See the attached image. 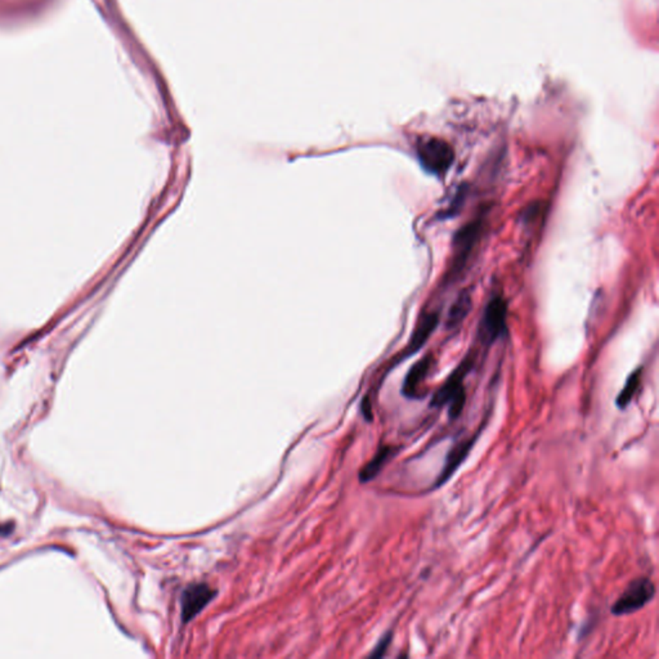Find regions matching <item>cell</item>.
<instances>
[{
  "label": "cell",
  "instance_id": "11",
  "mask_svg": "<svg viewBox=\"0 0 659 659\" xmlns=\"http://www.w3.org/2000/svg\"><path fill=\"white\" fill-rule=\"evenodd\" d=\"M641 373H643V368H636V370L627 377L625 387H622L621 393H619L618 397L616 398V406H617L621 411H625L626 408L631 404L633 397L636 395V392L639 390L640 381H641Z\"/></svg>",
  "mask_w": 659,
  "mask_h": 659
},
{
  "label": "cell",
  "instance_id": "7",
  "mask_svg": "<svg viewBox=\"0 0 659 659\" xmlns=\"http://www.w3.org/2000/svg\"><path fill=\"white\" fill-rule=\"evenodd\" d=\"M433 365L432 355H427L420 360H417L412 368H409L403 385H402V395L408 400H422L427 392L422 390V385L427 381L429 371Z\"/></svg>",
  "mask_w": 659,
  "mask_h": 659
},
{
  "label": "cell",
  "instance_id": "12",
  "mask_svg": "<svg viewBox=\"0 0 659 659\" xmlns=\"http://www.w3.org/2000/svg\"><path fill=\"white\" fill-rule=\"evenodd\" d=\"M471 306V299L468 294H462L455 304L449 309L447 325L449 327H456L461 323L462 320L468 316Z\"/></svg>",
  "mask_w": 659,
  "mask_h": 659
},
{
  "label": "cell",
  "instance_id": "3",
  "mask_svg": "<svg viewBox=\"0 0 659 659\" xmlns=\"http://www.w3.org/2000/svg\"><path fill=\"white\" fill-rule=\"evenodd\" d=\"M416 151L422 168L438 177L446 174L455 160V152L449 143L435 136L419 139Z\"/></svg>",
  "mask_w": 659,
  "mask_h": 659
},
{
  "label": "cell",
  "instance_id": "2",
  "mask_svg": "<svg viewBox=\"0 0 659 659\" xmlns=\"http://www.w3.org/2000/svg\"><path fill=\"white\" fill-rule=\"evenodd\" d=\"M657 594L655 584L650 577H638L627 584L625 591L613 603L611 612L616 617H623L643 609Z\"/></svg>",
  "mask_w": 659,
  "mask_h": 659
},
{
  "label": "cell",
  "instance_id": "1",
  "mask_svg": "<svg viewBox=\"0 0 659 659\" xmlns=\"http://www.w3.org/2000/svg\"><path fill=\"white\" fill-rule=\"evenodd\" d=\"M473 368V360L468 357L449 375L442 387L438 389L430 402V407L441 408L449 406V419L456 420L460 417L466 402V392L464 380Z\"/></svg>",
  "mask_w": 659,
  "mask_h": 659
},
{
  "label": "cell",
  "instance_id": "5",
  "mask_svg": "<svg viewBox=\"0 0 659 659\" xmlns=\"http://www.w3.org/2000/svg\"><path fill=\"white\" fill-rule=\"evenodd\" d=\"M508 306L501 296H495L488 301L484 309L482 320V333L484 339L493 341L500 338L506 328Z\"/></svg>",
  "mask_w": 659,
  "mask_h": 659
},
{
  "label": "cell",
  "instance_id": "10",
  "mask_svg": "<svg viewBox=\"0 0 659 659\" xmlns=\"http://www.w3.org/2000/svg\"><path fill=\"white\" fill-rule=\"evenodd\" d=\"M397 451H398V449H395L393 446H380L377 449V452H376V455L374 456V459L368 462L363 469L360 470V482H370V481H373L374 478L379 476V473L387 465V462L393 456L397 455Z\"/></svg>",
  "mask_w": 659,
  "mask_h": 659
},
{
  "label": "cell",
  "instance_id": "8",
  "mask_svg": "<svg viewBox=\"0 0 659 659\" xmlns=\"http://www.w3.org/2000/svg\"><path fill=\"white\" fill-rule=\"evenodd\" d=\"M482 228L481 220H473L469 225H465L460 231L456 233L454 238V246H455V263L454 268L461 267L462 263L466 260L469 255L470 250L476 242L479 237Z\"/></svg>",
  "mask_w": 659,
  "mask_h": 659
},
{
  "label": "cell",
  "instance_id": "6",
  "mask_svg": "<svg viewBox=\"0 0 659 659\" xmlns=\"http://www.w3.org/2000/svg\"><path fill=\"white\" fill-rule=\"evenodd\" d=\"M215 595L217 591L213 590L209 584H193L188 586L182 595L183 622H188L191 619L195 618Z\"/></svg>",
  "mask_w": 659,
  "mask_h": 659
},
{
  "label": "cell",
  "instance_id": "4",
  "mask_svg": "<svg viewBox=\"0 0 659 659\" xmlns=\"http://www.w3.org/2000/svg\"><path fill=\"white\" fill-rule=\"evenodd\" d=\"M483 428H484V424H482V427L479 428L476 434L471 435L470 438H465L460 442L455 443L451 447L449 454L446 456L444 466H443L441 473L438 474L436 479H435L434 486H433L434 490L441 488L442 486L449 482L452 476H455L456 471L460 469V466L464 464V461L469 457L471 449L476 446L478 438L482 434Z\"/></svg>",
  "mask_w": 659,
  "mask_h": 659
},
{
  "label": "cell",
  "instance_id": "9",
  "mask_svg": "<svg viewBox=\"0 0 659 659\" xmlns=\"http://www.w3.org/2000/svg\"><path fill=\"white\" fill-rule=\"evenodd\" d=\"M438 322H439V317L436 313H429V314L422 316L408 344V355L416 353L417 350L422 349V345L428 341L430 335L434 333L435 328L438 326Z\"/></svg>",
  "mask_w": 659,
  "mask_h": 659
},
{
  "label": "cell",
  "instance_id": "13",
  "mask_svg": "<svg viewBox=\"0 0 659 659\" xmlns=\"http://www.w3.org/2000/svg\"><path fill=\"white\" fill-rule=\"evenodd\" d=\"M392 638H393V632H387V633L381 638L379 644L375 646L374 652L370 654V657H373V658H381V657H384L385 653H387V648H389L390 643H392Z\"/></svg>",
  "mask_w": 659,
  "mask_h": 659
}]
</instances>
